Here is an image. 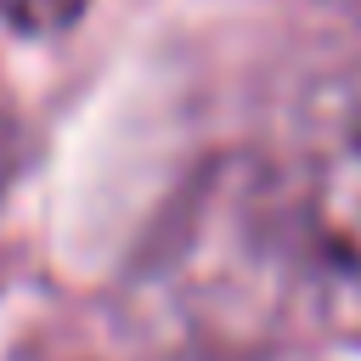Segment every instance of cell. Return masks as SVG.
Wrapping results in <instances>:
<instances>
[{"instance_id": "cell-1", "label": "cell", "mask_w": 361, "mask_h": 361, "mask_svg": "<svg viewBox=\"0 0 361 361\" xmlns=\"http://www.w3.org/2000/svg\"><path fill=\"white\" fill-rule=\"evenodd\" d=\"M310 299L305 214L271 164H203L130 265V316L192 361H265Z\"/></svg>"}, {"instance_id": "cell-2", "label": "cell", "mask_w": 361, "mask_h": 361, "mask_svg": "<svg viewBox=\"0 0 361 361\" xmlns=\"http://www.w3.org/2000/svg\"><path fill=\"white\" fill-rule=\"evenodd\" d=\"M305 214V265L316 316L361 344V135L327 147L299 197Z\"/></svg>"}, {"instance_id": "cell-3", "label": "cell", "mask_w": 361, "mask_h": 361, "mask_svg": "<svg viewBox=\"0 0 361 361\" xmlns=\"http://www.w3.org/2000/svg\"><path fill=\"white\" fill-rule=\"evenodd\" d=\"M90 0H0V23L23 39H62L79 28Z\"/></svg>"}]
</instances>
